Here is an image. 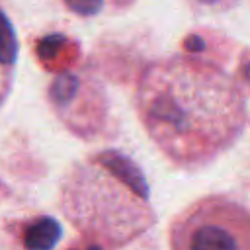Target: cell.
<instances>
[{"label":"cell","mask_w":250,"mask_h":250,"mask_svg":"<svg viewBox=\"0 0 250 250\" xmlns=\"http://www.w3.org/2000/svg\"><path fill=\"white\" fill-rule=\"evenodd\" d=\"M68 250H80V248H68ZM84 250H102V248L96 244H88V248H84Z\"/></svg>","instance_id":"cell-10"},{"label":"cell","mask_w":250,"mask_h":250,"mask_svg":"<svg viewBox=\"0 0 250 250\" xmlns=\"http://www.w3.org/2000/svg\"><path fill=\"white\" fill-rule=\"evenodd\" d=\"M170 250H250V207L211 193L184 207L168 230Z\"/></svg>","instance_id":"cell-3"},{"label":"cell","mask_w":250,"mask_h":250,"mask_svg":"<svg viewBox=\"0 0 250 250\" xmlns=\"http://www.w3.org/2000/svg\"><path fill=\"white\" fill-rule=\"evenodd\" d=\"M242 74H244V80L250 82V61L244 62V66H242Z\"/></svg>","instance_id":"cell-9"},{"label":"cell","mask_w":250,"mask_h":250,"mask_svg":"<svg viewBox=\"0 0 250 250\" xmlns=\"http://www.w3.org/2000/svg\"><path fill=\"white\" fill-rule=\"evenodd\" d=\"M61 225L47 215L33 217L21 227V244L25 250H53L61 240Z\"/></svg>","instance_id":"cell-4"},{"label":"cell","mask_w":250,"mask_h":250,"mask_svg":"<svg viewBox=\"0 0 250 250\" xmlns=\"http://www.w3.org/2000/svg\"><path fill=\"white\" fill-rule=\"evenodd\" d=\"M16 55H18L16 33L12 29L8 18L0 12V105L10 92Z\"/></svg>","instance_id":"cell-5"},{"label":"cell","mask_w":250,"mask_h":250,"mask_svg":"<svg viewBox=\"0 0 250 250\" xmlns=\"http://www.w3.org/2000/svg\"><path fill=\"white\" fill-rule=\"evenodd\" d=\"M62 43H64V37H62V35H47L45 39L39 41V45H37V55H39L43 61H49V59H53V57L59 53V49L62 47Z\"/></svg>","instance_id":"cell-6"},{"label":"cell","mask_w":250,"mask_h":250,"mask_svg":"<svg viewBox=\"0 0 250 250\" xmlns=\"http://www.w3.org/2000/svg\"><path fill=\"white\" fill-rule=\"evenodd\" d=\"M59 209L88 244L102 250H119L156 225L143 170L117 148L72 164L59 188Z\"/></svg>","instance_id":"cell-2"},{"label":"cell","mask_w":250,"mask_h":250,"mask_svg":"<svg viewBox=\"0 0 250 250\" xmlns=\"http://www.w3.org/2000/svg\"><path fill=\"white\" fill-rule=\"evenodd\" d=\"M199 2H203V4H211V2H215V0H199Z\"/></svg>","instance_id":"cell-11"},{"label":"cell","mask_w":250,"mask_h":250,"mask_svg":"<svg viewBox=\"0 0 250 250\" xmlns=\"http://www.w3.org/2000/svg\"><path fill=\"white\" fill-rule=\"evenodd\" d=\"M66 6L80 16H94L102 10L104 0H64Z\"/></svg>","instance_id":"cell-7"},{"label":"cell","mask_w":250,"mask_h":250,"mask_svg":"<svg viewBox=\"0 0 250 250\" xmlns=\"http://www.w3.org/2000/svg\"><path fill=\"white\" fill-rule=\"evenodd\" d=\"M137 115L176 166L199 170L227 152L248 123L238 86L217 66L176 59L150 66L137 88Z\"/></svg>","instance_id":"cell-1"},{"label":"cell","mask_w":250,"mask_h":250,"mask_svg":"<svg viewBox=\"0 0 250 250\" xmlns=\"http://www.w3.org/2000/svg\"><path fill=\"white\" fill-rule=\"evenodd\" d=\"M184 47H186V51H189V53H199V51L205 49V41H203L201 37H197V35H189V37L184 41Z\"/></svg>","instance_id":"cell-8"}]
</instances>
